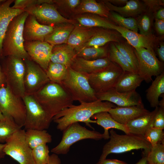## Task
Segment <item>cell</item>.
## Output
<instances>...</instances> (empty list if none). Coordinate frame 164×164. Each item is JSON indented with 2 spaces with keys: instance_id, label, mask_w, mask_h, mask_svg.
Listing matches in <instances>:
<instances>
[{
  "instance_id": "obj_18",
  "label": "cell",
  "mask_w": 164,
  "mask_h": 164,
  "mask_svg": "<svg viewBox=\"0 0 164 164\" xmlns=\"http://www.w3.org/2000/svg\"><path fill=\"white\" fill-rule=\"evenodd\" d=\"M54 26L39 23L33 15H29L24 26L23 36L25 42L44 41L53 30Z\"/></svg>"
},
{
  "instance_id": "obj_6",
  "label": "cell",
  "mask_w": 164,
  "mask_h": 164,
  "mask_svg": "<svg viewBox=\"0 0 164 164\" xmlns=\"http://www.w3.org/2000/svg\"><path fill=\"white\" fill-rule=\"evenodd\" d=\"M61 84L69 93L73 100L90 102L97 100L96 93L90 85L87 77L68 68L65 78Z\"/></svg>"
},
{
  "instance_id": "obj_51",
  "label": "cell",
  "mask_w": 164,
  "mask_h": 164,
  "mask_svg": "<svg viewBox=\"0 0 164 164\" xmlns=\"http://www.w3.org/2000/svg\"><path fill=\"white\" fill-rule=\"evenodd\" d=\"M61 161L57 155L53 153L50 156L48 164H60Z\"/></svg>"
},
{
  "instance_id": "obj_16",
  "label": "cell",
  "mask_w": 164,
  "mask_h": 164,
  "mask_svg": "<svg viewBox=\"0 0 164 164\" xmlns=\"http://www.w3.org/2000/svg\"><path fill=\"white\" fill-rule=\"evenodd\" d=\"M96 96L98 100L110 102L118 107L144 106L141 97L136 91L123 93L113 88L104 93L97 94Z\"/></svg>"
},
{
  "instance_id": "obj_23",
  "label": "cell",
  "mask_w": 164,
  "mask_h": 164,
  "mask_svg": "<svg viewBox=\"0 0 164 164\" xmlns=\"http://www.w3.org/2000/svg\"><path fill=\"white\" fill-rule=\"evenodd\" d=\"M102 2L110 11L115 12L126 17H137L146 9L144 4L138 0L128 1L126 4L122 6L114 5L107 0H103Z\"/></svg>"
},
{
  "instance_id": "obj_3",
  "label": "cell",
  "mask_w": 164,
  "mask_h": 164,
  "mask_svg": "<svg viewBox=\"0 0 164 164\" xmlns=\"http://www.w3.org/2000/svg\"><path fill=\"white\" fill-rule=\"evenodd\" d=\"M29 15L24 11L10 23L2 42V57L12 56L23 60H31L25 50L23 36L24 24Z\"/></svg>"
},
{
  "instance_id": "obj_50",
  "label": "cell",
  "mask_w": 164,
  "mask_h": 164,
  "mask_svg": "<svg viewBox=\"0 0 164 164\" xmlns=\"http://www.w3.org/2000/svg\"><path fill=\"white\" fill-rule=\"evenodd\" d=\"M96 164H128L125 162L116 159H107L99 160Z\"/></svg>"
},
{
  "instance_id": "obj_57",
  "label": "cell",
  "mask_w": 164,
  "mask_h": 164,
  "mask_svg": "<svg viewBox=\"0 0 164 164\" xmlns=\"http://www.w3.org/2000/svg\"><path fill=\"white\" fill-rule=\"evenodd\" d=\"M162 99L160 101H159L158 106L159 107L164 109V96H162Z\"/></svg>"
},
{
  "instance_id": "obj_58",
  "label": "cell",
  "mask_w": 164,
  "mask_h": 164,
  "mask_svg": "<svg viewBox=\"0 0 164 164\" xmlns=\"http://www.w3.org/2000/svg\"><path fill=\"white\" fill-rule=\"evenodd\" d=\"M5 118V116L3 115L0 110V121L4 119Z\"/></svg>"
},
{
  "instance_id": "obj_41",
  "label": "cell",
  "mask_w": 164,
  "mask_h": 164,
  "mask_svg": "<svg viewBox=\"0 0 164 164\" xmlns=\"http://www.w3.org/2000/svg\"><path fill=\"white\" fill-rule=\"evenodd\" d=\"M145 155L149 164H164V143L152 146Z\"/></svg>"
},
{
  "instance_id": "obj_25",
  "label": "cell",
  "mask_w": 164,
  "mask_h": 164,
  "mask_svg": "<svg viewBox=\"0 0 164 164\" xmlns=\"http://www.w3.org/2000/svg\"><path fill=\"white\" fill-rule=\"evenodd\" d=\"M76 56L75 49L67 44H63L53 46L50 62L64 65L70 67Z\"/></svg>"
},
{
  "instance_id": "obj_22",
  "label": "cell",
  "mask_w": 164,
  "mask_h": 164,
  "mask_svg": "<svg viewBox=\"0 0 164 164\" xmlns=\"http://www.w3.org/2000/svg\"><path fill=\"white\" fill-rule=\"evenodd\" d=\"M122 37L118 31L105 28L97 29L91 38L75 51L84 47H101L108 43L119 42L122 41Z\"/></svg>"
},
{
  "instance_id": "obj_29",
  "label": "cell",
  "mask_w": 164,
  "mask_h": 164,
  "mask_svg": "<svg viewBox=\"0 0 164 164\" xmlns=\"http://www.w3.org/2000/svg\"><path fill=\"white\" fill-rule=\"evenodd\" d=\"M97 29L75 25L67 43L75 50L87 42L95 32Z\"/></svg>"
},
{
  "instance_id": "obj_35",
  "label": "cell",
  "mask_w": 164,
  "mask_h": 164,
  "mask_svg": "<svg viewBox=\"0 0 164 164\" xmlns=\"http://www.w3.org/2000/svg\"><path fill=\"white\" fill-rule=\"evenodd\" d=\"M116 48L125 57L132 69L138 73V62L134 49L127 42H114Z\"/></svg>"
},
{
  "instance_id": "obj_19",
  "label": "cell",
  "mask_w": 164,
  "mask_h": 164,
  "mask_svg": "<svg viewBox=\"0 0 164 164\" xmlns=\"http://www.w3.org/2000/svg\"><path fill=\"white\" fill-rule=\"evenodd\" d=\"M111 63L107 57L94 60H88L76 56L70 67L87 76L104 69Z\"/></svg>"
},
{
  "instance_id": "obj_7",
  "label": "cell",
  "mask_w": 164,
  "mask_h": 164,
  "mask_svg": "<svg viewBox=\"0 0 164 164\" xmlns=\"http://www.w3.org/2000/svg\"><path fill=\"white\" fill-rule=\"evenodd\" d=\"M63 132L60 142L51 150V152L57 155L67 154L73 144L81 140L90 139L98 140L103 138V134L89 130L79 122L71 124Z\"/></svg>"
},
{
  "instance_id": "obj_14",
  "label": "cell",
  "mask_w": 164,
  "mask_h": 164,
  "mask_svg": "<svg viewBox=\"0 0 164 164\" xmlns=\"http://www.w3.org/2000/svg\"><path fill=\"white\" fill-rule=\"evenodd\" d=\"M23 60L26 67L24 79L26 95H33L50 80L45 71L38 64L30 59Z\"/></svg>"
},
{
  "instance_id": "obj_20",
  "label": "cell",
  "mask_w": 164,
  "mask_h": 164,
  "mask_svg": "<svg viewBox=\"0 0 164 164\" xmlns=\"http://www.w3.org/2000/svg\"><path fill=\"white\" fill-rule=\"evenodd\" d=\"M144 106L129 107L116 106L111 108L108 112L117 122L126 125L128 122L149 112Z\"/></svg>"
},
{
  "instance_id": "obj_56",
  "label": "cell",
  "mask_w": 164,
  "mask_h": 164,
  "mask_svg": "<svg viewBox=\"0 0 164 164\" xmlns=\"http://www.w3.org/2000/svg\"><path fill=\"white\" fill-rule=\"evenodd\" d=\"M5 144L0 143V159L4 158L5 155L3 151Z\"/></svg>"
},
{
  "instance_id": "obj_21",
  "label": "cell",
  "mask_w": 164,
  "mask_h": 164,
  "mask_svg": "<svg viewBox=\"0 0 164 164\" xmlns=\"http://www.w3.org/2000/svg\"><path fill=\"white\" fill-rule=\"evenodd\" d=\"M14 1L5 0L0 4V59L2 57V41L9 24L15 17L25 11L10 7Z\"/></svg>"
},
{
  "instance_id": "obj_43",
  "label": "cell",
  "mask_w": 164,
  "mask_h": 164,
  "mask_svg": "<svg viewBox=\"0 0 164 164\" xmlns=\"http://www.w3.org/2000/svg\"><path fill=\"white\" fill-rule=\"evenodd\" d=\"M143 138L152 147L158 144L164 143V132L162 129L151 127L147 131Z\"/></svg>"
},
{
  "instance_id": "obj_11",
  "label": "cell",
  "mask_w": 164,
  "mask_h": 164,
  "mask_svg": "<svg viewBox=\"0 0 164 164\" xmlns=\"http://www.w3.org/2000/svg\"><path fill=\"white\" fill-rule=\"evenodd\" d=\"M134 50L138 62V73L146 82H151L153 76L164 72L163 62L158 59L154 49L142 48Z\"/></svg>"
},
{
  "instance_id": "obj_59",
  "label": "cell",
  "mask_w": 164,
  "mask_h": 164,
  "mask_svg": "<svg viewBox=\"0 0 164 164\" xmlns=\"http://www.w3.org/2000/svg\"><path fill=\"white\" fill-rule=\"evenodd\" d=\"M5 0H0V4L4 2Z\"/></svg>"
},
{
  "instance_id": "obj_15",
  "label": "cell",
  "mask_w": 164,
  "mask_h": 164,
  "mask_svg": "<svg viewBox=\"0 0 164 164\" xmlns=\"http://www.w3.org/2000/svg\"><path fill=\"white\" fill-rule=\"evenodd\" d=\"M53 46L45 41L24 42V47L31 60L45 71L50 59Z\"/></svg>"
},
{
  "instance_id": "obj_5",
  "label": "cell",
  "mask_w": 164,
  "mask_h": 164,
  "mask_svg": "<svg viewBox=\"0 0 164 164\" xmlns=\"http://www.w3.org/2000/svg\"><path fill=\"white\" fill-rule=\"evenodd\" d=\"M6 86L16 96L22 98L25 95L24 79L25 65L23 59L9 56L0 59Z\"/></svg>"
},
{
  "instance_id": "obj_13",
  "label": "cell",
  "mask_w": 164,
  "mask_h": 164,
  "mask_svg": "<svg viewBox=\"0 0 164 164\" xmlns=\"http://www.w3.org/2000/svg\"><path fill=\"white\" fill-rule=\"evenodd\" d=\"M24 10L33 16L40 23L46 25L63 23L75 25L73 20L66 18L58 11L53 4L44 3L25 9Z\"/></svg>"
},
{
  "instance_id": "obj_33",
  "label": "cell",
  "mask_w": 164,
  "mask_h": 164,
  "mask_svg": "<svg viewBox=\"0 0 164 164\" xmlns=\"http://www.w3.org/2000/svg\"><path fill=\"white\" fill-rule=\"evenodd\" d=\"M26 142L32 149L39 145L51 143V135L46 130L28 129L25 132Z\"/></svg>"
},
{
  "instance_id": "obj_42",
  "label": "cell",
  "mask_w": 164,
  "mask_h": 164,
  "mask_svg": "<svg viewBox=\"0 0 164 164\" xmlns=\"http://www.w3.org/2000/svg\"><path fill=\"white\" fill-rule=\"evenodd\" d=\"M49 150L46 144H42L32 149V154L36 164H48Z\"/></svg>"
},
{
  "instance_id": "obj_45",
  "label": "cell",
  "mask_w": 164,
  "mask_h": 164,
  "mask_svg": "<svg viewBox=\"0 0 164 164\" xmlns=\"http://www.w3.org/2000/svg\"><path fill=\"white\" fill-rule=\"evenodd\" d=\"M44 3L53 4V0H15L12 8L23 10L26 8Z\"/></svg>"
},
{
  "instance_id": "obj_53",
  "label": "cell",
  "mask_w": 164,
  "mask_h": 164,
  "mask_svg": "<svg viewBox=\"0 0 164 164\" xmlns=\"http://www.w3.org/2000/svg\"><path fill=\"white\" fill-rule=\"evenodd\" d=\"M112 5H125L128 0H107Z\"/></svg>"
},
{
  "instance_id": "obj_39",
  "label": "cell",
  "mask_w": 164,
  "mask_h": 164,
  "mask_svg": "<svg viewBox=\"0 0 164 164\" xmlns=\"http://www.w3.org/2000/svg\"><path fill=\"white\" fill-rule=\"evenodd\" d=\"M108 18L118 26L138 32V30L136 18L125 17L115 12L110 11Z\"/></svg>"
},
{
  "instance_id": "obj_38",
  "label": "cell",
  "mask_w": 164,
  "mask_h": 164,
  "mask_svg": "<svg viewBox=\"0 0 164 164\" xmlns=\"http://www.w3.org/2000/svg\"><path fill=\"white\" fill-rule=\"evenodd\" d=\"M107 57L109 60L118 66L123 72H135L132 68L125 57L116 48L114 42H111L108 48Z\"/></svg>"
},
{
  "instance_id": "obj_48",
  "label": "cell",
  "mask_w": 164,
  "mask_h": 164,
  "mask_svg": "<svg viewBox=\"0 0 164 164\" xmlns=\"http://www.w3.org/2000/svg\"><path fill=\"white\" fill-rule=\"evenodd\" d=\"M155 27L157 33L161 35L164 34V21L155 19Z\"/></svg>"
},
{
  "instance_id": "obj_55",
  "label": "cell",
  "mask_w": 164,
  "mask_h": 164,
  "mask_svg": "<svg viewBox=\"0 0 164 164\" xmlns=\"http://www.w3.org/2000/svg\"><path fill=\"white\" fill-rule=\"evenodd\" d=\"M135 164H149L146 155L143 154L142 158Z\"/></svg>"
},
{
  "instance_id": "obj_40",
  "label": "cell",
  "mask_w": 164,
  "mask_h": 164,
  "mask_svg": "<svg viewBox=\"0 0 164 164\" xmlns=\"http://www.w3.org/2000/svg\"><path fill=\"white\" fill-rule=\"evenodd\" d=\"M0 121V143L5 142L16 131L22 128L10 117Z\"/></svg>"
},
{
  "instance_id": "obj_49",
  "label": "cell",
  "mask_w": 164,
  "mask_h": 164,
  "mask_svg": "<svg viewBox=\"0 0 164 164\" xmlns=\"http://www.w3.org/2000/svg\"><path fill=\"white\" fill-rule=\"evenodd\" d=\"M158 47L156 48V52L159 60L161 62L164 61V43L163 42L160 41Z\"/></svg>"
},
{
  "instance_id": "obj_26",
  "label": "cell",
  "mask_w": 164,
  "mask_h": 164,
  "mask_svg": "<svg viewBox=\"0 0 164 164\" xmlns=\"http://www.w3.org/2000/svg\"><path fill=\"white\" fill-rule=\"evenodd\" d=\"M144 80L138 73L123 72L118 80L114 89L120 92L136 91Z\"/></svg>"
},
{
  "instance_id": "obj_8",
  "label": "cell",
  "mask_w": 164,
  "mask_h": 164,
  "mask_svg": "<svg viewBox=\"0 0 164 164\" xmlns=\"http://www.w3.org/2000/svg\"><path fill=\"white\" fill-rule=\"evenodd\" d=\"M0 110L5 117L12 118L21 128L24 126L26 113L24 101L6 86L0 87Z\"/></svg>"
},
{
  "instance_id": "obj_4",
  "label": "cell",
  "mask_w": 164,
  "mask_h": 164,
  "mask_svg": "<svg viewBox=\"0 0 164 164\" xmlns=\"http://www.w3.org/2000/svg\"><path fill=\"white\" fill-rule=\"evenodd\" d=\"M110 140L104 146L99 160L106 159L111 153H121L134 149H143L146 155L152 146L142 137L129 133L119 135L112 129L110 131Z\"/></svg>"
},
{
  "instance_id": "obj_24",
  "label": "cell",
  "mask_w": 164,
  "mask_h": 164,
  "mask_svg": "<svg viewBox=\"0 0 164 164\" xmlns=\"http://www.w3.org/2000/svg\"><path fill=\"white\" fill-rule=\"evenodd\" d=\"M158 108L128 122L125 125L129 133L143 137L147 131L153 127V118Z\"/></svg>"
},
{
  "instance_id": "obj_54",
  "label": "cell",
  "mask_w": 164,
  "mask_h": 164,
  "mask_svg": "<svg viewBox=\"0 0 164 164\" xmlns=\"http://www.w3.org/2000/svg\"><path fill=\"white\" fill-rule=\"evenodd\" d=\"M5 85H6L5 77L0 64V87L5 86Z\"/></svg>"
},
{
  "instance_id": "obj_44",
  "label": "cell",
  "mask_w": 164,
  "mask_h": 164,
  "mask_svg": "<svg viewBox=\"0 0 164 164\" xmlns=\"http://www.w3.org/2000/svg\"><path fill=\"white\" fill-rule=\"evenodd\" d=\"M80 1V0H53V4L57 10L66 11L73 13Z\"/></svg>"
},
{
  "instance_id": "obj_36",
  "label": "cell",
  "mask_w": 164,
  "mask_h": 164,
  "mask_svg": "<svg viewBox=\"0 0 164 164\" xmlns=\"http://www.w3.org/2000/svg\"><path fill=\"white\" fill-rule=\"evenodd\" d=\"M67 69L64 65L50 62L45 72L50 82L61 84L65 77Z\"/></svg>"
},
{
  "instance_id": "obj_31",
  "label": "cell",
  "mask_w": 164,
  "mask_h": 164,
  "mask_svg": "<svg viewBox=\"0 0 164 164\" xmlns=\"http://www.w3.org/2000/svg\"><path fill=\"white\" fill-rule=\"evenodd\" d=\"M110 10L102 3H98L95 0H82L75 10L73 13L80 15L85 13L95 14L108 18Z\"/></svg>"
},
{
  "instance_id": "obj_32",
  "label": "cell",
  "mask_w": 164,
  "mask_h": 164,
  "mask_svg": "<svg viewBox=\"0 0 164 164\" xmlns=\"http://www.w3.org/2000/svg\"><path fill=\"white\" fill-rule=\"evenodd\" d=\"M146 92V98L150 106L158 107L159 97L164 96V72L156 77Z\"/></svg>"
},
{
  "instance_id": "obj_30",
  "label": "cell",
  "mask_w": 164,
  "mask_h": 164,
  "mask_svg": "<svg viewBox=\"0 0 164 164\" xmlns=\"http://www.w3.org/2000/svg\"><path fill=\"white\" fill-rule=\"evenodd\" d=\"M75 25L71 23H63L54 26L53 31L46 38L44 41L53 46L67 43Z\"/></svg>"
},
{
  "instance_id": "obj_12",
  "label": "cell",
  "mask_w": 164,
  "mask_h": 164,
  "mask_svg": "<svg viewBox=\"0 0 164 164\" xmlns=\"http://www.w3.org/2000/svg\"><path fill=\"white\" fill-rule=\"evenodd\" d=\"M123 72L119 66L111 62L104 69L87 77L91 87L96 94H100L114 88Z\"/></svg>"
},
{
  "instance_id": "obj_34",
  "label": "cell",
  "mask_w": 164,
  "mask_h": 164,
  "mask_svg": "<svg viewBox=\"0 0 164 164\" xmlns=\"http://www.w3.org/2000/svg\"><path fill=\"white\" fill-rule=\"evenodd\" d=\"M76 56L88 60H94L107 57L108 48L102 46L87 47L76 51Z\"/></svg>"
},
{
  "instance_id": "obj_10",
  "label": "cell",
  "mask_w": 164,
  "mask_h": 164,
  "mask_svg": "<svg viewBox=\"0 0 164 164\" xmlns=\"http://www.w3.org/2000/svg\"><path fill=\"white\" fill-rule=\"evenodd\" d=\"M22 99L26 111L24 129L46 130L49 128L52 118L43 109L33 95H25Z\"/></svg>"
},
{
  "instance_id": "obj_27",
  "label": "cell",
  "mask_w": 164,
  "mask_h": 164,
  "mask_svg": "<svg viewBox=\"0 0 164 164\" xmlns=\"http://www.w3.org/2000/svg\"><path fill=\"white\" fill-rule=\"evenodd\" d=\"M91 119H95L96 124L104 128V131L103 134V139H104L109 138V130L110 129H116L123 131L125 134L129 133L126 125L115 121L108 112L103 111L97 113L91 117Z\"/></svg>"
},
{
  "instance_id": "obj_37",
  "label": "cell",
  "mask_w": 164,
  "mask_h": 164,
  "mask_svg": "<svg viewBox=\"0 0 164 164\" xmlns=\"http://www.w3.org/2000/svg\"><path fill=\"white\" fill-rule=\"evenodd\" d=\"M154 18V13L146 9L145 11L136 18L139 33L146 36L153 34L152 29Z\"/></svg>"
},
{
  "instance_id": "obj_2",
  "label": "cell",
  "mask_w": 164,
  "mask_h": 164,
  "mask_svg": "<svg viewBox=\"0 0 164 164\" xmlns=\"http://www.w3.org/2000/svg\"><path fill=\"white\" fill-rule=\"evenodd\" d=\"M33 96L52 119L63 109L73 104L74 101L63 87L50 81Z\"/></svg>"
},
{
  "instance_id": "obj_9",
  "label": "cell",
  "mask_w": 164,
  "mask_h": 164,
  "mask_svg": "<svg viewBox=\"0 0 164 164\" xmlns=\"http://www.w3.org/2000/svg\"><path fill=\"white\" fill-rule=\"evenodd\" d=\"M25 132L21 128L15 132L4 144V152L19 164H36L32 149L26 139Z\"/></svg>"
},
{
  "instance_id": "obj_46",
  "label": "cell",
  "mask_w": 164,
  "mask_h": 164,
  "mask_svg": "<svg viewBox=\"0 0 164 164\" xmlns=\"http://www.w3.org/2000/svg\"><path fill=\"white\" fill-rule=\"evenodd\" d=\"M152 127L163 129L164 128V109L158 106L153 118Z\"/></svg>"
},
{
  "instance_id": "obj_17",
  "label": "cell",
  "mask_w": 164,
  "mask_h": 164,
  "mask_svg": "<svg viewBox=\"0 0 164 164\" xmlns=\"http://www.w3.org/2000/svg\"><path fill=\"white\" fill-rule=\"evenodd\" d=\"M113 29L119 33L128 43L136 50L142 48L154 50L161 40L153 34L148 36L143 35L117 25L114 26Z\"/></svg>"
},
{
  "instance_id": "obj_47",
  "label": "cell",
  "mask_w": 164,
  "mask_h": 164,
  "mask_svg": "<svg viewBox=\"0 0 164 164\" xmlns=\"http://www.w3.org/2000/svg\"><path fill=\"white\" fill-rule=\"evenodd\" d=\"M142 2L146 9L154 13L161 6L164 5V0H143Z\"/></svg>"
},
{
  "instance_id": "obj_28",
  "label": "cell",
  "mask_w": 164,
  "mask_h": 164,
  "mask_svg": "<svg viewBox=\"0 0 164 164\" xmlns=\"http://www.w3.org/2000/svg\"><path fill=\"white\" fill-rule=\"evenodd\" d=\"M74 19L75 22H77L79 26L85 27H100L113 29L114 26L117 25L108 18L95 14L78 15Z\"/></svg>"
},
{
  "instance_id": "obj_1",
  "label": "cell",
  "mask_w": 164,
  "mask_h": 164,
  "mask_svg": "<svg viewBox=\"0 0 164 164\" xmlns=\"http://www.w3.org/2000/svg\"><path fill=\"white\" fill-rule=\"evenodd\" d=\"M80 103L79 105L73 104L63 109L53 117V120L57 124V129L63 132L71 124L79 122H84L92 128L90 123H96L95 120L91 119L93 115L101 112H108L111 108L116 107L110 102L99 100Z\"/></svg>"
},
{
  "instance_id": "obj_52",
  "label": "cell",
  "mask_w": 164,
  "mask_h": 164,
  "mask_svg": "<svg viewBox=\"0 0 164 164\" xmlns=\"http://www.w3.org/2000/svg\"><path fill=\"white\" fill-rule=\"evenodd\" d=\"M155 19L164 21V9L161 7L154 14Z\"/></svg>"
}]
</instances>
